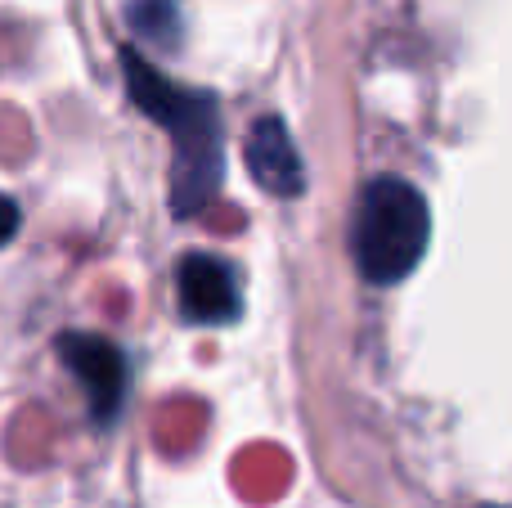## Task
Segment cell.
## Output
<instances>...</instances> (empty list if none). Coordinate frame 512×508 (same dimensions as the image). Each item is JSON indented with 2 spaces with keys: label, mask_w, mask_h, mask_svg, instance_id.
<instances>
[{
  "label": "cell",
  "mask_w": 512,
  "mask_h": 508,
  "mask_svg": "<svg viewBox=\"0 0 512 508\" xmlns=\"http://www.w3.org/2000/svg\"><path fill=\"white\" fill-rule=\"evenodd\" d=\"M122 72L140 113L167 126L171 140H176V162H171V207H176V216L203 212L225 176V131L216 99L203 90H180L140 50H122Z\"/></svg>",
  "instance_id": "1"
},
{
  "label": "cell",
  "mask_w": 512,
  "mask_h": 508,
  "mask_svg": "<svg viewBox=\"0 0 512 508\" xmlns=\"http://www.w3.org/2000/svg\"><path fill=\"white\" fill-rule=\"evenodd\" d=\"M432 216L427 198L409 180L378 176L364 185L360 212H355V266L373 284H396L423 261Z\"/></svg>",
  "instance_id": "2"
},
{
  "label": "cell",
  "mask_w": 512,
  "mask_h": 508,
  "mask_svg": "<svg viewBox=\"0 0 512 508\" xmlns=\"http://www.w3.org/2000/svg\"><path fill=\"white\" fill-rule=\"evenodd\" d=\"M59 356H63V365H68V374L81 383V392H86L95 423H113L117 405H122V392H126L122 351L108 338H99V333H63Z\"/></svg>",
  "instance_id": "3"
},
{
  "label": "cell",
  "mask_w": 512,
  "mask_h": 508,
  "mask_svg": "<svg viewBox=\"0 0 512 508\" xmlns=\"http://www.w3.org/2000/svg\"><path fill=\"white\" fill-rule=\"evenodd\" d=\"M180 315L194 324H230L239 315V284L212 252H189L176 270Z\"/></svg>",
  "instance_id": "4"
},
{
  "label": "cell",
  "mask_w": 512,
  "mask_h": 508,
  "mask_svg": "<svg viewBox=\"0 0 512 508\" xmlns=\"http://www.w3.org/2000/svg\"><path fill=\"white\" fill-rule=\"evenodd\" d=\"M248 171L274 198H297L306 189V171H301L292 135L279 117H256V126L248 131Z\"/></svg>",
  "instance_id": "5"
},
{
  "label": "cell",
  "mask_w": 512,
  "mask_h": 508,
  "mask_svg": "<svg viewBox=\"0 0 512 508\" xmlns=\"http://www.w3.org/2000/svg\"><path fill=\"white\" fill-rule=\"evenodd\" d=\"M131 27L140 36H153V41H176L180 36V23H176V9L167 5V0H140V5L131 9Z\"/></svg>",
  "instance_id": "6"
},
{
  "label": "cell",
  "mask_w": 512,
  "mask_h": 508,
  "mask_svg": "<svg viewBox=\"0 0 512 508\" xmlns=\"http://www.w3.org/2000/svg\"><path fill=\"white\" fill-rule=\"evenodd\" d=\"M18 221H23V216H18V203L9 194H0V248L18 234Z\"/></svg>",
  "instance_id": "7"
}]
</instances>
